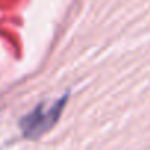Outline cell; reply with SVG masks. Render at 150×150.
I'll use <instances>...</instances> for the list:
<instances>
[{
  "label": "cell",
  "mask_w": 150,
  "mask_h": 150,
  "mask_svg": "<svg viewBox=\"0 0 150 150\" xmlns=\"http://www.w3.org/2000/svg\"><path fill=\"white\" fill-rule=\"evenodd\" d=\"M66 100L68 94L56 100H47L38 103L31 112H28L21 118L19 127L22 134L27 138H38L47 131H50L59 121L65 109Z\"/></svg>",
  "instance_id": "1"
}]
</instances>
